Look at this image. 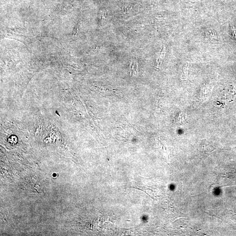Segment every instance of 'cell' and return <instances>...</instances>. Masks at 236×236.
<instances>
[{"label":"cell","instance_id":"3957f363","mask_svg":"<svg viewBox=\"0 0 236 236\" xmlns=\"http://www.w3.org/2000/svg\"><path fill=\"white\" fill-rule=\"evenodd\" d=\"M182 217H179V218H177V219H175V220H175V221H176V220H178V219H179V218H182Z\"/></svg>","mask_w":236,"mask_h":236},{"label":"cell","instance_id":"6da1fadb","mask_svg":"<svg viewBox=\"0 0 236 236\" xmlns=\"http://www.w3.org/2000/svg\"><path fill=\"white\" fill-rule=\"evenodd\" d=\"M138 67V63H137L136 58L135 57V58H133L130 64V68L131 75H136L137 74Z\"/></svg>","mask_w":236,"mask_h":236},{"label":"cell","instance_id":"7a4b0ae2","mask_svg":"<svg viewBox=\"0 0 236 236\" xmlns=\"http://www.w3.org/2000/svg\"><path fill=\"white\" fill-rule=\"evenodd\" d=\"M231 29L233 37L235 39H236V30L232 26H230Z\"/></svg>","mask_w":236,"mask_h":236}]
</instances>
